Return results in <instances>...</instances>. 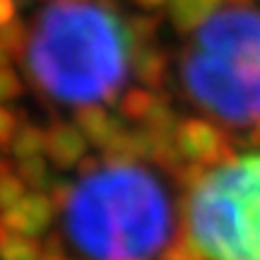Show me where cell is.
Instances as JSON below:
<instances>
[{"label":"cell","mask_w":260,"mask_h":260,"mask_svg":"<svg viewBox=\"0 0 260 260\" xmlns=\"http://www.w3.org/2000/svg\"><path fill=\"white\" fill-rule=\"evenodd\" d=\"M135 41L106 3L56 0L41 10L27 48V70L60 104L113 102L130 70Z\"/></svg>","instance_id":"obj_1"},{"label":"cell","mask_w":260,"mask_h":260,"mask_svg":"<svg viewBox=\"0 0 260 260\" xmlns=\"http://www.w3.org/2000/svg\"><path fill=\"white\" fill-rule=\"evenodd\" d=\"M167 188L135 164L87 171L68 193L65 229L89 260H149L171 236Z\"/></svg>","instance_id":"obj_2"},{"label":"cell","mask_w":260,"mask_h":260,"mask_svg":"<svg viewBox=\"0 0 260 260\" xmlns=\"http://www.w3.org/2000/svg\"><path fill=\"white\" fill-rule=\"evenodd\" d=\"M186 92L200 109L229 125L260 121V12L214 10L195 31L181 60Z\"/></svg>","instance_id":"obj_3"},{"label":"cell","mask_w":260,"mask_h":260,"mask_svg":"<svg viewBox=\"0 0 260 260\" xmlns=\"http://www.w3.org/2000/svg\"><path fill=\"white\" fill-rule=\"evenodd\" d=\"M188 236L207 260H260V152L200 176L188 198Z\"/></svg>","instance_id":"obj_4"},{"label":"cell","mask_w":260,"mask_h":260,"mask_svg":"<svg viewBox=\"0 0 260 260\" xmlns=\"http://www.w3.org/2000/svg\"><path fill=\"white\" fill-rule=\"evenodd\" d=\"M176 145L181 154L190 159H200V161H212V164H222L226 159H232V149L226 145L219 130L212 123L203 121V118H186L176 125Z\"/></svg>","instance_id":"obj_5"},{"label":"cell","mask_w":260,"mask_h":260,"mask_svg":"<svg viewBox=\"0 0 260 260\" xmlns=\"http://www.w3.org/2000/svg\"><path fill=\"white\" fill-rule=\"evenodd\" d=\"M51 212H53V200L48 193H34L24 195L17 205H12L10 210L0 214V219L8 224L12 232L24 234V236H39L46 232L51 224Z\"/></svg>","instance_id":"obj_6"},{"label":"cell","mask_w":260,"mask_h":260,"mask_svg":"<svg viewBox=\"0 0 260 260\" xmlns=\"http://www.w3.org/2000/svg\"><path fill=\"white\" fill-rule=\"evenodd\" d=\"M87 142L84 133L77 125L70 123H56L46 130V152L48 159L60 169L75 167L77 161H82L87 154Z\"/></svg>","instance_id":"obj_7"},{"label":"cell","mask_w":260,"mask_h":260,"mask_svg":"<svg viewBox=\"0 0 260 260\" xmlns=\"http://www.w3.org/2000/svg\"><path fill=\"white\" fill-rule=\"evenodd\" d=\"M77 128L84 133V138L89 140L92 145L106 147L118 133L123 130L121 121L106 113L99 104H87L77 111Z\"/></svg>","instance_id":"obj_8"},{"label":"cell","mask_w":260,"mask_h":260,"mask_svg":"<svg viewBox=\"0 0 260 260\" xmlns=\"http://www.w3.org/2000/svg\"><path fill=\"white\" fill-rule=\"evenodd\" d=\"M167 68H169V58L159 46H152V44L138 46L135 60H133V70H135V77L145 87H149V89L161 87L164 80H167Z\"/></svg>","instance_id":"obj_9"},{"label":"cell","mask_w":260,"mask_h":260,"mask_svg":"<svg viewBox=\"0 0 260 260\" xmlns=\"http://www.w3.org/2000/svg\"><path fill=\"white\" fill-rule=\"evenodd\" d=\"M222 0H169V17L178 31H193L212 15Z\"/></svg>","instance_id":"obj_10"},{"label":"cell","mask_w":260,"mask_h":260,"mask_svg":"<svg viewBox=\"0 0 260 260\" xmlns=\"http://www.w3.org/2000/svg\"><path fill=\"white\" fill-rule=\"evenodd\" d=\"M0 258L3 260H39L41 246L34 236L12 232L8 224L0 219Z\"/></svg>","instance_id":"obj_11"},{"label":"cell","mask_w":260,"mask_h":260,"mask_svg":"<svg viewBox=\"0 0 260 260\" xmlns=\"http://www.w3.org/2000/svg\"><path fill=\"white\" fill-rule=\"evenodd\" d=\"M159 94L149 92V89H128V92L123 94L121 99V113L123 118H128V121H142L149 116V111L154 109V104H157Z\"/></svg>","instance_id":"obj_12"},{"label":"cell","mask_w":260,"mask_h":260,"mask_svg":"<svg viewBox=\"0 0 260 260\" xmlns=\"http://www.w3.org/2000/svg\"><path fill=\"white\" fill-rule=\"evenodd\" d=\"M41 149H46V133L41 128L27 123L15 133V138H12V154L15 157H34V154H41Z\"/></svg>","instance_id":"obj_13"},{"label":"cell","mask_w":260,"mask_h":260,"mask_svg":"<svg viewBox=\"0 0 260 260\" xmlns=\"http://www.w3.org/2000/svg\"><path fill=\"white\" fill-rule=\"evenodd\" d=\"M17 174H19V178L24 181V186L34 188V190H41V188H51V176H48V161L41 157V154H34V157L19 159Z\"/></svg>","instance_id":"obj_14"},{"label":"cell","mask_w":260,"mask_h":260,"mask_svg":"<svg viewBox=\"0 0 260 260\" xmlns=\"http://www.w3.org/2000/svg\"><path fill=\"white\" fill-rule=\"evenodd\" d=\"M0 44L8 48V51L15 58H22V53H24V46L29 44L27 27H24L19 19H12L10 24L0 27Z\"/></svg>","instance_id":"obj_15"},{"label":"cell","mask_w":260,"mask_h":260,"mask_svg":"<svg viewBox=\"0 0 260 260\" xmlns=\"http://www.w3.org/2000/svg\"><path fill=\"white\" fill-rule=\"evenodd\" d=\"M24 198V181L15 174L0 176V212L10 210L12 205H17Z\"/></svg>","instance_id":"obj_16"},{"label":"cell","mask_w":260,"mask_h":260,"mask_svg":"<svg viewBox=\"0 0 260 260\" xmlns=\"http://www.w3.org/2000/svg\"><path fill=\"white\" fill-rule=\"evenodd\" d=\"M130 29V37L135 41V46H145L149 44L152 39L157 37V29H159V19L157 17H149V15H138V17H130L128 22Z\"/></svg>","instance_id":"obj_17"},{"label":"cell","mask_w":260,"mask_h":260,"mask_svg":"<svg viewBox=\"0 0 260 260\" xmlns=\"http://www.w3.org/2000/svg\"><path fill=\"white\" fill-rule=\"evenodd\" d=\"M22 94V82L10 68H0V102H15Z\"/></svg>","instance_id":"obj_18"},{"label":"cell","mask_w":260,"mask_h":260,"mask_svg":"<svg viewBox=\"0 0 260 260\" xmlns=\"http://www.w3.org/2000/svg\"><path fill=\"white\" fill-rule=\"evenodd\" d=\"M17 133V118L0 106V145H10Z\"/></svg>","instance_id":"obj_19"},{"label":"cell","mask_w":260,"mask_h":260,"mask_svg":"<svg viewBox=\"0 0 260 260\" xmlns=\"http://www.w3.org/2000/svg\"><path fill=\"white\" fill-rule=\"evenodd\" d=\"M15 10H17V0H0V27L15 19Z\"/></svg>","instance_id":"obj_20"},{"label":"cell","mask_w":260,"mask_h":260,"mask_svg":"<svg viewBox=\"0 0 260 260\" xmlns=\"http://www.w3.org/2000/svg\"><path fill=\"white\" fill-rule=\"evenodd\" d=\"M140 8H145V10H157V8H161L167 0H135Z\"/></svg>","instance_id":"obj_21"},{"label":"cell","mask_w":260,"mask_h":260,"mask_svg":"<svg viewBox=\"0 0 260 260\" xmlns=\"http://www.w3.org/2000/svg\"><path fill=\"white\" fill-rule=\"evenodd\" d=\"M12 58H15V56H12L8 48L0 44V68H10V60H12Z\"/></svg>","instance_id":"obj_22"},{"label":"cell","mask_w":260,"mask_h":260,"mask_svg":"<svg viewBox=\"0 0 260 260\" xmlns=\"http://www.w3.org/2000/svg\"><path fill=\"white\" fill-rule=\"evenodd\" d=\"M5 174H10V159L0 154V176H5Z\"/></svg>","instance_id":"obj_23"},{"label":"cell","mask_w":260,"mask_h":260,"mask_svg":"<svg viewBox=\"0 0 260 260\" xmlns=\"http://www.w3.org/2000/svg\"><path fill=\"white\" fill-rule=\"evenodd\" d=\"M251 142H255V145H260V121L255 123V128H253V133H251Z\"/></svg>","instance_id":"obj_24"},{"label":"cell","mask_w":260,"mask_h":260,"mask_svg":"<svg viewBox=\"0 0 260 260\" xmlns=\"http://www.w3.org/2000/svg\"><path fill=\"white\" fill-rule=\"evenodd\" d=\"M229 5H236V8H248V3L251 0H226Z\"/></svg>","instance_id":"obj_25"},{"label":"cell","mask_w":260,"mask_h":260,"mask_svg":"<svg viewBox=\"0 0 260 260\" xmlns=\"http://www.w3.org/2000/svg\"><path fill=\"white\" fill-rule=\"evenodd\" d=\"M27 3H31V0H27Z\"/></svg>","instance_id":"obj_26"}]
</instances>
